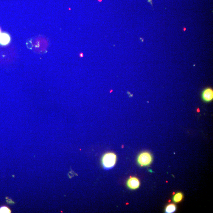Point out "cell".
Wrapping results in <instances>:
<instances>
[{"mask_svg":"<svg viewBox=\"0 0 213 213\" xmlns=\"http://www.w3.org/2000/svg\"><path fill=\"white\" fill-rule=\"evenodd\" d=\"M11 210L7 206H3L0 207V213H11Z\"/></svg>","mask_w":213,"mask_h":213,"instance_id":"8","label":"cell"},{"mask_svg":"<svg viewBox=\"0 0 213 213\" xmlns=\"http://www.w3.org/2000/svg\"><path fill=\"white\" fill-rule=\"evenodd\" d=\"M10 37L7 33H1L0 34V45L7 46L10 42Z\"/></svg>","mask_w":213,"mask_h":213,"instance_id":"5","label":"cell"},{"mask_svg":"<svg viewBox=\"0 0 213 213\" xmlns=\"http://www.w3.org/2000/svg\"><path fill=\"white\" fill-rule=\"evenodd\" d=\"M116 160L117 156L115 153L108 152L103 156L101 161L103 167L106 170H109L114 167Z\"/></svg>","mask_w":213,"mask_h":213,"instance_id":"1","label":"cell"},{"mask_svg":"<svg viewBox=\"0 0 213 213\" xmlns=\"http://www.w3.org/2000/svg\"><path fill=\"white\" fill-rule=\"evenodd\" d=\"M148 2L150 3L151 4L152 7H153V1H152V0H148Z\"/></svg>","mask_w":213,"mask_h":213,"instance_id":"9","label":"cell"},{"mask_svg":"<svg viewBox=\"0 0 213 213\" xmlns=\"http://www.w3.org/2000/svg\"><path fill=\"white\" fill-rule=\"evenodd\" d=\"M176 210V206L174 204H170L166 206L165 209V212L167 213H172L175 212Z\"/></svg>","mask_w":213,"mask_h":213,"instance_id":"7","label":"cell"},{"mask_svg":"<svg viewBox=\"0 0 213 213\" xmlns=\"http://www.w3.org/2000/svg\"><path fill=\"white\" fill-rule=\"evenodd\" d=\"M1 29H0V34H1Z\"/></svg>","mask_w":213,"mask_h":213,"instance_id":"11","label":"cell"},{"mask_svg":"<svg viewBox=\"0 0 213 213\" xmlns=\"http://www.w3.org/2000/svg\"><path fill=\"white\" fill-rule=\"evenodd\" d=\"M202 98L205 102H209L212 101L213 99V91L211 88L205 89L202 92Z\"/></svg>","mask_w":213,"mask_h":213,"instance_id":"4","label":"cell"},{"mask_svg":"<svg viewBox=\"0 0 213 213\" xmlns=\"http://www.w3.org/2000/svg\"><path fill=\"white\" fill-rule=\"evenodd\" d=\"M126 185L130 189L136 190L139 188L140 186V182L137 178L131 177L127 180Z\"/></svg>","mask_w":213,"mask_h":213,"instance_id":"3","label":"cell"},{"mask_svg":"<svg viewBox=\"0 0 213 213\" xmlns=\"http://www.w3.org/2000/svg\"><path fill=\"white\" fill-rule=\"evenodd\" d=\"M184 198L183 194L181 192H178L173 196L172 200L174 203H179L182 201Z\"/></svg>","mask_w":213,"mask_h":213,"instance_id":"6","label":"cell"},{"mask_svg":"<svg viewBox=\"0 0 213 213\" xmlns=\"http://www.w3.org/2000/svg\"><path fill=\"white\" fill-rule=\"evenodd\" d=\"M140 39H141V41H142V42H143V39H142V38H140Z\"/></svg>","mask_w":213,"mask_h":213,"instance_id":"10","label":"cell"},{"mask_svg":"<svg viewBox=\"0 0 213 213\" xmlns=\"http://www.w3.org/2000/svg\"><path fill=\"white\" fill-rule=\"evenodd\" d=\"M153 160L152 154L148 152H143L138 155L137 162L141 167H147L150 165Z\"/></svg>","mask_w":213,"mask_h":213,"instance_id":"2","label":"cell"}]
</instances>
